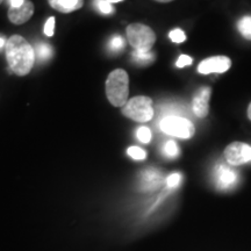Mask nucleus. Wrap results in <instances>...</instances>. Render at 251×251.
Here are the masks:
<instances>
[{"instance_id": "nucleus-1", "label": "nucleus", "mask_w": 251, "mask_h": 251, "mask_svg": "<svg viewBox=\"0 0 251 251\" xmlns=\"http://www.w3.org/2000/svg\"><path fill=\"white\" fill-rule=\"evenodd\" d=\"M35 57V50L25 37L13 35L6 42L8 67L17 76H27L34 67Z\"/></svg>"}, {"instance_id": "nucleus-2", "label": "nucleus", "mask_w": 251, "mask_h": 251, "mask_svg": "<svg viewBox=\"0 0 251 251\" xmlns=\"http://www.w3.org/2000/svg\"><path fill=\"white\" fill-rule=\"evenodd\" d=\"M129 96V76L124 69H115L106 79V97L114 107H124Z\"/></svg>"}, {"instance_id": "nucleus-3", "label": "nucleus", "mask_w": 251, "mask_h": 251, "mask_svg": "<svg viewBox=\"0 0 251 251\" xmlns=\"http://www.w3.org/2000/svg\"><path fill=\"white\" fill-rule=\"evenodd\" d=\"M121 112L126 118H129L136 122H148L155 114L152 99L146 96L134 97L129 99L121 108Z\"/></svg>"}, {"instance_id": "nucleus-4", "label": "nucleus", "mask_w": 251, "mask_h": 251, "mask_svg": "<svg viewBox=\"0 0 251 251\" xmlns=\"http://www.w3.org/2000/svg\"><path fill=\"white\" fill-rule=\"evenodd\" d=\"M129 45L139 51H150L156 42V35L149 26L143 24H131L126 29Z\"/></svg>"}, {"instance_id": "nucleus-5", "label": "nucleus", "mask_w": 251, "mask_h": 251, "mask_svg": "<svg viewBox=\"0 0 251 251\" xmlns=\"http://www.w3.org/2000/svg\"><path fill=\"white\" fill-rule=\"evenodd\" d=\"M159 127H161L163 133L184 140L191 139L196 133V128H194L192 122L186 118L177 117V115L163 118Z\"/></svg>"}, {"instance_id": "nucleus-6", "label": "nucleus", "mask_w": 251, "mask_h": 251, "mask_svg": "<svg viewBox=\"0 0 251 251\" xmlns=\"http://www.w3.org/2000/svg\"><path fill=\"white\" fill-rule=\"evenodd\" d=\"M229 165H241L251 162V146L242 142H233L224 151Z\"/></svg>"}, {"instance_id": "nucleus-7", "label": "nucleus", "mask_w": 251, "mask_h": 251, "mask_svg": "<svg viewBox=\"0 0 251 251\" xmlns=\"http://www.w3.org/2000/svg\"><path fill=\"white\" fill-rule=\"evenodd\" d=\"M230 67L231 61L227 56H213V57L203 59L198 67V71L202 75L225 74Z\"/></svg>"}, {"instance_id": "nucleus-8", "label": "nucleus", "mask_w": 251, "mask_h": 251, "mask_svg": "<svg viewBox=\"0 0 251 251\" xmlns=\"http://www.w3.org/2000/svg\"><path fill=\"white\" fill-rule=\"evenodd\" d=\"M212 91L209 87H202L194 96L192 101V109L196 117L202 119L206 118L209 113V99H211Z\"/></svg>"}, {"instance_id": "nucleus-9", "label": "nucleus", "mask_w": 251, "mask_h": 251, "mask_svg": "<svg viewBox=\"0 0 251 251\" xmlns=\"http://www.w3.org/2000/svg\"><path fill=\"white\" fill-rule=\"evenodd\" d=\"M215 184L220 190H228L234 186L237 180V175L233 169L225 164H220L215 169Z\"/></svg>"}, {"instance_id": "nucleus-10", "label": "nucleus", "mask_w": 251, "mask_h": 251, "mask_svg": "<svg viewBox=\"0 0 251 251\" xmlns=\"http://www.w3.org/2000/svg\"><path fill=\"white\" fill-rule=\"evenodd\" d=\"M34 14V5L30 0H25L20 7H9L8 19L12 24L23 25L27 23Z\"/></svg>"}, {"instance_id": "nucleus-11", "label": "nucleus", "mask_w": 251, "mask_h": 251, "mask_svg": "<svg viewBox=\"0 0 251 251\" xmlns=\"http://www.w3.org/2000/svg\"><path fill=\"white\" fill-rule=\"evenodd\" d=\"M163 177L161 172L156 169H147L141 175L140 185L143 191H152L162 185Z\"/></svg>"}, {"instance_id": "nucleus-12", "label": "nucleus", "mask_w": 251, "mask_h": 251, "mask_svg": "<svg viewBox=\"0 0 251 251\" xmlns=\"http://www.w3.org/2000/svg\"><path fill=\"white\" fill-rule=\"evenodd\" d=\"M49 5L61 13H71L83 7L84 0H48Z\"/></svg>"}, {"instance_id": "nucleus-13", "label": "nucleus", "mask_w": 251, "mask_h": 251, "mask_svg": "<svg viewBox=\"0 0 251 251\" xmlns=\"http://www.w3.org/2000/svg\"><path fill=\"white\" fill-rule=\"evenodd\" d=\"M131 57H133V61L136 64L141 65L150 64V63L155 61V54H152L151 51H139V50H135Z\"/></svg>"}, {"instance_id": "nucleus-14", "label": "nucleus", "mask_w": 251, "mask_h": 251, "mask_svg": "<svg viewBox=\"0 0 251 251\" xmlns=\"http://www.w3.org/2000/svg\"><path fill=\"white\" fill-rule=\"evenodd\" d=\"M34 50H35V56L40 61H48L52 56V48L46 42L37 43Z\"/></svg>"}, {"instance_id": "nucleus-15", "label": "nucleus", "mask_w": 251, "mask_h": 251, "mask_svg": "<svg viewBox=\"0 0 251 251\" xmlns=\"http://www.w3.org/2000/svg\"><path fill=\"white\" fill-rule=\"evenodd\" d=\"M237 28L244 39L251 41V15H244L240 19Z\"/></svg>"}, {"instance_id": "nucleus-16", "label": "nucleus", "mask_w": 251, "mask_h": 251, "mask_svg": "<svg viewBox=\"0 0 251 251\" xmlns=\"http://www.w3.org/2000/svg\"><path fill=\"white\" fill-rule=\"evenodd\" d=\"M125 47V40L124 37L120 35H113L111 39H109L108 42V49L113 52H119L120 50L124 49Z\"/></svg>"}, {"instance_id": "nucleus-17", "label": "nucleus", "mask_w": 251, "mask_h": 251, "mask_svg": "<svg viewBox=\"0 0 251 251\" xmlns=\"http://www.w3.org/2000/svg\"><path fill=\"white\" fill-rule=\"evenodd\" d=\"M163 151H164L165 156L169 157V158H175L179 153V149H178L177 143L175 141H168L165 143L164 148H163Z\"/></svg>"}, {"instance_id": "nucleus-18", "label": "nucleus", "mask_w": 251, "mask_h": 251, "mask_svg": "<svg viewBox=\"0 0 251 251\" xmlns=\"http://www.w3.org/2000/svg\"><path fill=\"white\" fill-rule=\"evenodd\" d=\"M127 153L133 159H136V161H143V159L147 158V151H144L140 147H129L127 150Z\"/></svg>"}, {"instance_id": "nucleus-19", "label": "nucleus", "mask_w": 251, "mask_h": 251, "mask_svg": "<svg viewBox=\"0 0 251 251\" xmlns=\"http://www.w3.org/2000/svg\"><path fill=\"white\" fill-rule=\"evenodd\" d=\"M94 6L98 8V11L101 12L102 14H111L114 12V8L111 2H108L107 0H94Z\"/></svg>"}, {"instance_id": "nucleus-20", "label": "nucleus", "mask_w": 251, "mask_h": 251, "mask_svg": "<svg viewBox=\"0 0 251 251\" xmlns=\"http://www.w3.org/2000/svg\"><path fill=\"white\" fill-rule=\"evenodd\" d=\"M136 136L140 142L142 143H149L151 141V130L148 127H140L136 131Z\"/></svg>"}, {"instance_id": "nucleus-21", "label": "nucleus", "mask_w": 251, "mask_h": 251, "mask_svg": "<svg viewBox=\"0 0 251 251\" xmlns=\"http://www.w3.org/2000/svg\"><path fill=\"white\" fill-rule=\"evenodd\" d=\"M181 181V175L178 174V172H175V174H171L166 178V186L168 188H176L179 186Z\"/></svg>"}, {"instance_id": "nucleus-22", "label": "nucleus", "mask_w": 251, "mask_h": 251, "mask_svg": "<svg viewBox=\"0 0 251 251\" xmlns=\"http://www.w3.org/2000/svg\"><path fill=\"white\" fill-rule=\"evenodd\" d=\"M169 36H170V39L174 41L175 43H181L186 40V35H185V33L181 29H175L170 31Z\"/></svg>"}, {"instance_id": "nucleus-23", "label": "nucleus", "mask_w": 251, "mask_h": 251, "mask_svg": "<svg viewBox=\"0 0 251 251\" xmlns=\"http://www.w3.org/2000/svg\"><path fill=\"white\" fill-rule=\"evenodd\" d=\"M55 31V18L51 17L47 20L45 26V34L47 36H52Z\"/></svg>"}, {"instance_id": "nucleus-24", "label": "nucleus", "mask_w": 251, "mask_h": 251, "mask_svg": "<svg viewBox=\"0 0 251 251\" xmlns=\"http://www.w3.org/2000/svg\"><path fill=\"white\" fill-rule=\"evenodd\" d=\"M193 59L190 57V56L187 55H180L179 58L177 59V62H176V65H177L178 68H184V67H187V65H191L192 64Z\"/></svg>"}, {"instance_id": "nucleus-25", "label": "nucleus", "mask_w": 251, "mask_h": 251, "mask_svg": "<svg viewBox=\"0 0 251 251\" xmlns=\"http://www.w3.org/2000/svg\"><path fill=\"white\" fill-rule=\"evenodd\" d=\"M25 2V0H8V4L11 7H20Z\"/></svg>"}, {"instance_id": "nucleus-26", "label": "nucleus", "mask_w": 251, "mask_h": 251, "mask_svg": "<svg viewBox=\"0 0 251 251\" xmlns=\"http://www.w3.org/2000/svg\"><path fill=\"white\" fill-rule=\"evenodd\" d=\"M4 46H6V41L4 37H0V49H1Z\"/></svg>"}, {"instance_id": "nucleus-27", "label": "nucleus", "mask_w": 251, "mask_h": 251, "mask_svg": "<svg viewBox=\"0 0 251 251\" xmlns=\"http://www.w3.org/2000/svg\"><path fill=\"white\" fill-rule=\"evenodd\" d=\"M248 118H249V120L251 121V102L249 103V106H248Z\"/></svg>"}, {"instance_id": "nucleus-28", "label": "nucleus", "mask_w": 251, "mask_h": 251, "mask_svg": "<svg viewBox=\"0 0 251 251\" xmlns=\"http://www.w3.org/2000/svg\"><path fill=\"white\" fill-rule=\"evenodd\" d=\"M155 1H157V2H171V1H174V0H155Z\"/></svg>"}, {"instance_id": "nucleus-29", "label": "nucleus", "mask_w": 251, "mask_h": 251, "mask_svg": "<svg viewBox=\"0 0 251 251\" xmlns=\"http://www.w3.org/2000/svg\"><path fill=\"white\" fill-rule=\"evenodd\" d=\"M108 2H111V4H114V2H120L122 0H107Z\"/></svg>"}, {"instance_id": "nucleus-30", "label": "nucleus", "mask_w": 251, "mask_h": 251, "mask_svg": "<svg viewBox=\"0 0 251 251\" xmlns=\"http://www.w3.org/2000/svg\"><path fill=\"white\" fill-rule=\"evenodd\" d=\"M2 1H4V0H0V5H1V2H2Z\"/></svg>"}]
</instances>
